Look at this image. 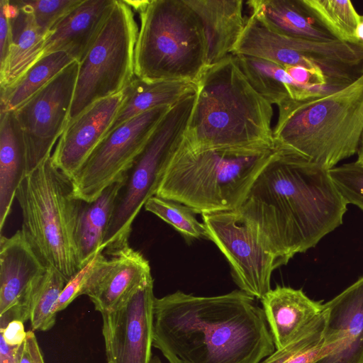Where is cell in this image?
Here are the masks:
<instances>
[{
    "mask_svg": "<svg viewBox=\"0 0 363 363\" xmlns=\"http://www.w3.org/2000/svg\"><path fill=\"white\" fill-rule=\"evenodd\" d=\"M152 345L169 363H260L276 350L263 309L240 289L155 298Z\"/></svg>",
    "mask_w": 363,
    "mask_h": 363,
    "instance_id": "cell-1",
    "label": "cell"
},
{
    "mask_svg": "<svg viewBox=\"0 0 363 363\" xmlns=\"http://www.w3.org/2000/svg\"><path fill=\"white\" fill-rule=\"evenodd\" d=\"M329 170L274 150L237 211L286 264L342 223L347 203Z\"/></svg>",
    "mask_w": 363,
    "mask_h": 363,
    "instance_id": "cell-2",
    "label": "cell"
},
{
    "mask_svg": "<svg viewBox=\"0 0 363 363\" xmlns=\"http://www.w3.org/2000/svg\"><path fill=\"white\" fill-rule=\"evenodd\" d=\"M272 105L250 84L230 54L208 66L197 83L184 136L191 150H274Z\"/></svg>",
    "mask_w": 363,
    "mask_h": 363,
    "instance_id": "cell-3",
    "label": "cell"
},
{
    "mask_svg": "<svg viewBox=\"0 0 363 363\" xmlns=\"http://www.w3.org/2000/svg\"><path fill=\"white\" fill-rule=\"evenodd\" d=\"M274 150L330 169L357 152L363 130V75L341 89L277 106Z\"/></svg>",
    "mask_w": 363,
    "mask_h": 363,
    "instance_id": "cell-4",
    "label": "cell"
},
{
    "mask_svg": "<svg viewBox=\"0 0 363 363\" xmlns=\"http://www.w3.org/2000/svg\"><path fill=\"white\" fill-rule=\"evenodd\" d=\"M274 150L194 152L182 141L155 195L195 213L237 210Z\"/></svg>",
    "mask_w": 363,
    "mask_h": 363,
    "instance_id": "cell-5",
    "label": "cell"
},
{
    "mask_svg": "<svg viewBox=\"0 0 363 363\" xmlns=\"http://www.w3.org/2000/svg\"><path fill=\"white\" fill-rule=\"evenodd\" d=\"M134 72L147 82L197 84L208 67L201 22L185 0H151L139 12Z\"/></svg>",
    "mask_w": 363,
    "mask_h": 363,
    "instance_id": "cell-6",
    "label": "cell"
},
{
    "mask_svg": "<svg viewBox=\"0 0 363 363\" xmlns=\"http://www.w3.org/2000/svg\"><path fill=\"white\" fill-rule=\"evenodd\" d=\"M16 198L21 210V230L47 267L67 281L80 269L75 232L81 200L72 179L53 164L51 156L26 175Z\"/></svg>",
    "mask_w": 363,
    "mask_h": 363,
    "instance_id": "cell-7",
    "label": "cell"
},
{
    "mask_svg": "<svg viewBox=\"0 0 363 363\" xmlns=\"http://www.w3.org/2000/svg\"><path fill=\"white\" fill-rule=\"evenodd\" d=\"M195 101L196 93L189 94L169 109L124 173L101 247L104 252L129 245L133 222L156 194L172 157L183 141Z\"/></svg>",
    "mask_w": 363,
    "mask_h": 363,
    "instance_id": "cell-8",
    "label": "cell"
},
{
    "mask_svg": "<svg viewBox=\"0 0 363 363\" xmlns=\"http://www.w3.org/2000/svg\"><path fill=\"white\" fill-rule=\"evenodd\" d=\"M232 54L320 72L332 91L350 85L363 75V42H323L289 37L271 30L253 14L247 19Z\"/></svg>",
    "mask_w": 363,
    "mask_h": 363,
    "instance_id": "cell-9",
    "label": "cell"
},
{
    "mask_svg": "<svg viewBox=\"0 0 363 363\" xmlns=\"http://www.w3.org/2000/svg\"><path fill=\"white\" fill-rule=\"evenodd\" d=\"M138 31L131 7L116 0L99 36L79 62L68 123L96 101L121 92L133 80Z\"/></svg>",
    "mask_w": 363,
    "mask_h": 363,
    "instance_id": "cell-10",
    "label": "cell"
},
{
    "mask_svg": "<svg viewBox=\"0 0 363 363\" xmlns=\"http://www.w3.org/2000/svg\"><path fill=\"white\" fill-rule=\"evenodd\" d=\"M201 215L208 240L225 257L240 290L261 300L271 289L273 271L282 264L258 228L237 210Z\"/></svg>",
    "mask_w": 363,
    "mask_h": 363,
    "instance_id": "cell-11",
    "label": "cell"
},
{
    "mask_svg": "<svg viewBox=\"0 0 363 363\" xmlns=\"http://www.w3.org/2000/svg\"><path fill=\"white\" fill-rule=\"evenodd\" d=\"M172 106L151 109L109 132L72 179L74 197L91 201L122 179Z\"/></svg>",
    "mask_w": 363,
    "mask_h": 363,
    "instance_id": "cell-12",
    "label": "cell"
},
{
    "mask_svg": "<svg viewBox=\"0 0 363 363\" xmlns=\"http://www.w3.org/2000/svg\"><path fill=\"white\" fill-rule=\"evenodd\" d=\"M79 65L72 62L13 111L26 143L28 174L51 156L68 124Z\"/></svg>",
    "mask_w": 363,
    "mask_h": 363,
    "instance_id": "cell-13",
    "label": "cell"
},
{
    "mask_svg": "<svg viewBox=\"0 0 363 363\" xmlns=\"http://www.w3.org/2000/svg\"><path fill=\"white\" fill-rule=\"evenodd\" d=\"M153 279L111 311L101 313L107 363H150L153 340Z\"/></svg>",
    "mask_w": 363,
    "mask_h": 363,
    "instance_id": "cell-14",
    "label": "cell"
},
{
    "mask_svg": "<svg viewBox=\"0 0 363 363\" xmlns=\"http://www.w3.org/2000/svg\"><path fill=\"white\" fill-rule=\"evenodd\" d=\"M21 229L0 239V328L30 319V297L47 269Z\"/></svg>",
    "mask_w": 363,
    "mask_h": 363,
    "instance_id": "cell-15",
    "label": "cell"
},
{
    "mask_svg": "<svg viewBox=\"0 0 363 363\" xmlns=\"http://www.w3.org/2000/svg\"><path fill=\"white\" fill-rule=\"evenodd\" d=\"M123 100V91L96 101L69 123L51 159L72 179L111 127Z\"/></svg>",
    "mask_w": 363,
    "mask_h": 363,
    "instance_id": "cell-16",
    "label": "cell"
},
{
    "mask_svg": "<svg viewBox=\"0 0 363 363\" xmlns=\"http://www.w3.org/2000/svg\"><path fill=\"white\" fill-rule=\"evenodd\" d=\"M324 307L328 354L315 363H363V277Z\"/></svg>",
    "mask_w": 363,
    "mask_h": 363,
    "instance_id": "cell-17",
    "label": "cell"
},
{
    "mask_svg": "<svg viewBox=\"0 0 363 363\" xmlns=\"http://www.w3.org/2000/svg\"><path fill=\"white\" fill-rule=\"evenodd\" d=\"M84 291L101 314L115 309L152 279L149 262L129 245L105 253Z\"/></svg>",
    "mask_w": 363,
    "mask_h": 363,
    "instance_id": "cell-18",
    "label": "cell"
},
{
    "mask_svg": "<svg viewBox=\"0 0 363 363\" xmlns=\"http://www.w3.org/2000/svg\"><path fill=\"white\" fill-rule=\"evenodd\" d=\"M116 0H82L45 38L42 56L63 51L80 62L109 16Z\"/></svg>",
    "mask_w": 363,
    "mask_h": 363,
    "instance_id": "cell-19",
    "label": "cell"
},
{
    "mask_svg": "<svg viewBox=\"0 0 363 363\" xmlns=\"http://www.w3.org/2000/svg\"><path fill=\"white\" fill-rule=\"evenodd\" d=\"M199 18L207 45L208 67L232 54L245 29L242 0H185Z\"/></svg>",
    "mask_w": 363,
    "mask_h": 363,
    "instance_id": "cell-20",
    "label": "cell"
},
{
    "mask_svg": "<svg viewBox=\"0 0 363 363\" xmlns=\"http://www.w3.org/2000/svg\"><path fill=\"white\" fill-rule=\"evenodd\" d=\"M276 350L285 346L315 317L324 304L309 298L301 289L277 286L261 299Z\"/></svg>",
    "mask_w": 363,
    "mask_h": 363,
    "instance_id": "cell-21",
    "label": "cell"
},
{
    "mask_svg": "<svg viewBox=\"0 0 363 363\" xmlns=\"http://www.w3.org/2000/svg\"><path fill=\"white\" fill-rule=\"evenodd\" d=\"M246 4L251 14L275 33L308 40H338L303 0H250Z\"/></svg>",
    "mask_w": 363,
    "mask_h": 363,
    "instance_id": "cell-22",
    "label": "cell"
},
{
    "mask_svg": "<svg viewBox=\"0 0 363 363\" xmlns=\"http://www.w3.org/2000/svg\"><path fill=\"white\" fill-rule=\"evenodd\" d=\"M23 135L13 111H0V229L9 215L16 191L28 174Z\"/></svg>",
    "mask_w": 363,
    "mask_h": 363,
    "instance_id": "cell-23",
    "label": "cell"
},
{
    "mask_svg": "<svg viewBox=\"0 0 363 363\" xmlns=\"http://www.w3.org/2000/svg\"><path fill=\"white\" fill-rule=\"evenodd\" d=\"M11 4L12 45L0 68L1 89L14 83L41 57L45 38L26 8L18 1H11Z\"/></svg>",
    "mask_w": 363,
    "mask_h": 363,
    "instance_id": "cell-24",
    "label": "cell"
},
{
    "mask_svg": "<svg viewBox=\"0 0 363 363\" xmlns=\"http://www.w3.org/2000/svg\"><path fill=\"white\" fill-rule=\"evenodd\" d=\"M197 84L188 82H147L135 77L122 91L123 100L106 135L124 122L161 106H172L194 94Z\"/></svg>",
    "mask_w": 363,
    "mask_h": 363,
    "instance_id": "cell-25",
    "label": "cell"
},
{
    "mask_svg": "<svg viewBox=\"0 0 363 363\" xmlns=\"http://www.w3.org/2000/svg\"><path fill=\"white\" fill-rule=\"evenodd\" d=\"M123 177L104 189L94 200H81L75 232L79 269L86 265L99 250H102L101 247Z\"/></svg>",
    "mask_w": 363,
    "mask_h": 363,
    "instance_id": "cell-26",
    "label": "cell"
},
{
    "mask_svg": "<svg viewBox=\"0 0 363 363\" xmlns=\"http://www.w3.org/2000/svg\"><path fill=\"white\" fill-rule=\"evenodd\" d=\"M244 73L252 87L272 105L278 106L289 99L301 101L319 96L296 82L284 67L266 60L248 57Z\"/></svg>",
    "mask_w": 363,
    "mask_h": 363,
    "instance_id": "cell-27",
    "label": "cell"
},
{
    "mask_svg": "<svg viewBox=\"0 0 363 363\" xmlns=\"http://www.w3.org/2000/svg\"><path fill=\"white\" fill-rule=\"evenodd\" d=\"M74 61L63 51L41 57L14 83L1 89V111H15Z\"/></svg>",
    "mask_w": 363,
    "mask_h": 363,
    "instance_id": "cell-28",
    "label": "cell"
},
{
    "mask_svg": "<svg viewBox=\"0 0 363 363\" xmlns=\"http://www.w3.org/2000/svg\"><path fill=\"white\" fill-rule=\"evenodd\" d=\"M328 313L323 312L304 327L283 347L260 363H315L327 355L324 333Z\"/></svg>",
    "mask_w": 363,
    "mask_h": 363,
    "instance_id": "cell-29",
    "label": "cell"
},
{
    "mask_svg": "<svg viewBox=\"0 0 363 363\" xmlns=\"http://www.w3.org/2000/svg\"><path fill=\"white\" fill-rule=\"evenodd\" d=\"M57 270L48 267L33 290L30 302V321L33 330L47 331L56 321V306L67 284Z\"/></svg>",
    "mask_w": 363,
    "mask_h": 363,
    "instance_id": "cell-30",
    "label": "cell"
},
{
    "mask_svg": "<svg viewBox=\"0 0 363 363\" xmlns=\"http://www.w3.org/2000/svg\"><path fill=\"white\" fill-rule=\"evenodd\" d=\"M314 15L340 41L359 43L356 29L362 15L349 0H303Z\"/></svg>",
    "mask_w": 363,
    "mask_h": 363,
    "instance_id": "cell-31",
    "label": "cell"
},
{
    "mask_svg": "<svg viewBox=\"0 0 363 363\" xmlns=\"http://www.w3.org/2000/svg\"><path fill=\"white\" fill-rule=\"evenodd\" d=\"M145 209L170 225L186 239H208L203 223L195 217V213L186 206L156 195L145 203Z\"/></svg>",
    "mask_w": 363,
    "mask_h": 363,
    "instance_id": "cell-32",
    "label": "cell"
},
{
    "mask_svg": "<svg viewBox=\"0 0 363 363\" xmlns=\"http://www.w3.org/2000/svg\"><path fill=\"white\" fill-rule=\"evenodd\" d=\"M82 0H18L32 14L40 33L45 37L51 28L77 6Z\"/></svg>",
    "mask_w": 363,
    "mask_h": 363,
    "instance_id": "cell-33",
    "label": "cell"
},
{
    "mask_svg": "<svg viewBox=\"0 0 363 363\" xmlns=\"http://www.w3.org/2000/svg\"><path fill=\"white\" fill-rule=\"evenodd\" d=\"M328 172L346 203L363 210V164L357 161L343 164Z\"/></svg>",
    "mask_w": 363,
    "mask_h": 363,
    "instance_id": "cell-34",
    "label": "cell"
},
{
    "mask_svg": "<svg viewBox=\"0 0 363 363\" xmlns=\"http://www.w3.org/2000/svg\"><path fill=\"white\" fill-rule=\"evenodd\" d=\"M106 257L104 250H99L86 265L69 279L57 303V313L67 308L77 297L84 295L91 277Z\"/></svg>",
    "mask_w": 363,
    "mask_h": 363,
    "instance_id": "cell-35",
    "label": "cell"
},
{
    "mask_svg": "<svg viewBox=\"0 0 363 363\" xmlns=\"http://www.w3.org/2000/svg\"><path fill=\"white\" fill-rule=\"evenodd\" d=\"M11 4L0 1V68L5 64L12 45Z\"/></svg>",
    "mask_w": 363,
    "mask_h": 363,
    "instance_id": "cell-36",
    "label": "cell"
},
{
    "mask_svg": "<svg viewBox=\"0 0 363 363\" xmlns=\"http://www.w3.org/2000/svg\"><path fill=\"white\" fill-rule=\"evenodd\" d=\"M16 363H45L41 350L33 330L27 331L26 340L18 348Z\"/></svg>",
    "mask_w": 363,
    "mask_h": 363,
    "instance_id": "cell-37",
    "label": "cell"
},
{
    "mask_svg": "<svg viewBox=\"0 0 363 363\" xmlns=\"http://www.w3.org/2000/svg\"><path fill=\"white\" fill-rule=\"evenodd\" d=\"M24 322L20 320H12L3 328H0L1 337L12 347H19L27 336L25 331Z\"/></svg>",
    "mask_w": 363,
    "mask_h": 363,
    "instance_id": "cell-38",
    "label": "cell"
},
{
    "mask_svg": "<svg viewBox=\"0 0 363 363\" xmlns=\"http://www.w3.org/2000/svg\"><path fill=\"white\" fill-rule=\"evenodd\" d=\"M18 347H12L8 345L5 340L0 337V363H15L16 362V353Z\"/></svg>",
    "mask_w": 363,
    "mask_h": 363,
    "instance_id": "cell-39",
    "label": "cell"
},
{
    "mask_svg": "<svg viewBox=\"0 0 363 363\" xmlns=\"http://www.w3.org/2000/svg\"><path fill=\"white\" fill-rule=\"evenodd\" d=\"M357 162L363 164V130L361 135V138L357 150Z\"/></svg>",
    "mask_w": 363,
    "mask_h": 363,
    "instance_id": "cell-40",
    "label": "cell"
},
{
    "mask_svg": "<svg viewBox=\"0 0 363 363\" xmlns=\"http://www.w3.org/2000/svg\"><path fill=\"white\" fill-rule=\"evenodd\" d=\"M356 37L359 42H363V16L356 29Z\"/></svg>",
    "mask_w": 363,
    "mask_h": 363,
    "instance_id": "cell-41",
    "label": "cell"
},
{
    "mask_svg": "<svg viewBox=\"0 0 363 363\" xmlns=\"http://www.w3.org/2000/svg\"><path fill=\"white\" fill-rule=\"evenodd\" d=\"M150 363H163L161 359L157 356H153L152 357V359L150 360Z\"/></svg>",
    "mask_w": 363,
    "mask_h": 363,
    "instance_id": "cell-42",
    "label": "cell"
},
{
    "mask_svg": "<svg viewBox=\"0 0 363 363\" xmlns=\"http://www.w3.org/2000/svg\"><path fill=\"white\" fill-rule=\"evenodd\" d=\"M15 363H16V362H15Z\"/></svg>",
    "mask_w": 363,
    "mask_h": 363,
    "instance_id": "cell-43",
    "label": "cell"
}]
</instances>
